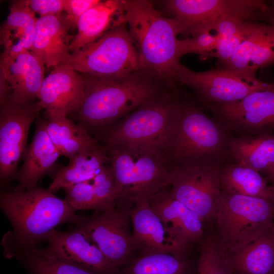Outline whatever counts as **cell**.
I'll return each mask as SVG.
<instances>
[{
    "instance_id": "4fadbf2b",
    "label": "cell",
    "mask_w": 274,
    "mask_h": 274,
    "mask_svg": "<svg viewBox=\"0 0 274 274\" xmlns=\"http://www.w3.org/2000/svg\"><path fill=\"white\" fill-rule=\"evenodd\" d=\"M173 82L192 88L202 100L212 105H223L238 101L249 94L268 88L272 83L256 77L211 68L196 72L183 65H178Z\"/></svg>"
},
{
    "instance_id": "9c48e42d",
    "label": "cell",
    "mask_w": 274,
    "mask_h": 274,
    "mask_svg": "<svg viewBox=\"0 0 274 274\" xmlns=\"http://www.w3.org/2000/svg\"><path fill=\"white\" fill-rule=\"evenodd\" d=\"M166 10L187 38L224 17L246 21H269L271 2L261 0H168Z\"/></svg>"
},
{
    "instance_id": "603a6c76",
    "label": "cell",
    "mask_w": 274,
    "mask_h": 274,
    "mask_svg": "<svg viewBox=\"0 0 274 274\" xmlns=\"http://www.w3.org/2000/svg\"><path fill=\"white\" fill-rule=\"evenodd\" d=\"M126 22L125 0H98L80 18L71 52L94 42L113 28Z\"/></svg>"
},
{
    "instance_id": "7c38bea8",
    "label": "cell",
    "mask_w": 274,
    "mask_h": 274,
    "mask_svg": "<svg viewBox=\"0 0 274 274\" xmlns=\"http://www.w3.org/2000/svg\"><path fill=\"white\" fill-rule=\"evenodd\" d=\"M0 179L9 183L27 147L29 128L42 108L39 100H22L10 95L0 103Z\"/></svg>"
},
{
    "instance_id": "d590c367",
    "label": "cell",
    "mask_w": 274,
    "mask_h": 274,
    "mask_svg": "<svg viewBox=\"0 0 274 274\" xmlns=\"http://www.w3.org/2000/svg\"><path fill=\"white\" fill-rule=\"evenodd\" d=\"M98 0H63V11L67 15L71 28H77L81 17Z\"/></svg>"
},
{
    "instance_id": "9a60e30c",
    "label": "cell",
    "mask_w": 274,
    "mask_h": 274,
    "mask_svg": "<svg viewBox=\"0 0 274 274\" xmlns=\"http://www.w3.org/2000/svg\"><path fill=\"white\" fill-rule=\"evenodd\" d=\"M47 246L40 250L52 257L87 268L96 274H118L119 268L105 257L82 231L72 227L68 231L53 229Z\"/></svg>"
},
{
    "instance_id": "7402d4cb",
    "label": "cell",
    "mask_w": 274,
    "mask_h": 274,
    "mask_svg": "<svg viewBox=\"0 0 274 274\" xmlns=\"http://www.w3.org/2000/svg\"><path fill=\"white\" fill-rule=\"evenodd\" d=\"M1 74L12 91V96L22 100H39L45 79V65L31 51L1 56Z\"/></svg>"
},
{
    "instance_id": "7a4b0ae2",
    "label": "cell",
    "mask_w": 274,
    "mask_h": 274,
    "mask_svg": "<svg viewBox=\"0 0 274 274\" xmlns=\"http://www.w3.org/2000/svg\"><path fill=\"white\" fill-rule=\"evenodd\" d=\"M0 207L10 222V254L38 248L46 242L49 233L61 224L80 223L78 215L65 199L47 189L40 187L23 192L3 191Z\"/></svg>"
},
{
    "instance_id": "f1b7e54d",
    "label": "cell",
    "mask_w": 274,
    "mask_h": 274,
    "mask_svg": "<svg viewBox=\"0 0 274 274\" xmlns=\"http://www.w3.org/2000/svg\"><path fill=\"white\" fill-rule=\"evenodd\" d=\"M220 182L222 192L273 201L266 178L263 177L259 172L236 163L220 166Z\"/></svg>"
},
{
    "instance_id": "8d00e7d4",
    "label": "cell",
    "mask_w": 274,
    "mask_h": 274,
    "mask_svg": "<svg viewBox=\"0 0 274 274\" xmlns=\"http://www.w3.org/2000/svg\"><path fill=\"white\" fill-rule=\"evenodd\" d=\"M30 9L39 17L57 15L63 11V0H28Z\"/></svg>"
},
{
    "instance_id": "4316f807",
    "label": "cell",
    "mask_w": 274,
    "mask_h": 274,
    "mask_svg": "<svg viewBox=\"0 0 274 274\" xmlns=\"http://www.w3.org/2000/svg\"><path fill=\"white\" fill-rule=\"evenodd\" d=\"M227 257L234 274H274V223L255 240Z\"/></svg>"
},
{
    "instance_id": "e575fe53",
    "label": "cell",
    "mask_w": 274,
    "mask_h": 274,
    "mask_svg": "<svg viewBox=\"0 0 274 274\" xmlns=\"http://www.w3.org/2000/svg\"><path fill=\"white\" fill-rule=\"evenodd\" d=\"M261 23L251 22L237 32L219 39L209 59L217 58L218 59L217 63L227 61Z\"/></svg>"
},
{
    "instance_id": "1f68e13d",
    "label": "cell",
    "mask_w": 274,
    "mask_h": 274,
    "mask_svg": "<svg viewBox=\"0 0 274 274\" xmlns=\"http://www.w3.org/2000/svg\"><path fill=\"white\" fill-rule=\"evenodd\" d=\"M196 274H234L215 234L204 238L200 246Z\"/></svg>"
},
{
    "instance_id": "8992f818",
    "label": "cell",
    "mask_w": 274,
    "mask_h": 274,
    "mask_svg": "<svg viewBox=\"0 0 274 274\" xmlns=\"http://www.w3.org/2000/svg\"><path fill=\"white\" fill-rule=\"evenodd\" d=\"M183 102L168 90L118 121L100 136L105 145L142 144L163 149L180 117Z\"/></svg>"
},
{
    "instance_id": "cb8c5ba5",
    "label": "cell",
    "mask_w": 274,
    "mask_h": 274,
    "mask_svg": "<svg viewBox=\"0 0 274 274\" xmlns=\"http://www.w3.org/2000/svg\"><path fill=\"white\" fill-rule=\"evenodd\" d=\"M38 18L28 0L12 1L7 18L1 26L2 54L13 55L30 51Z\"/></svg>"
},
{
    "instance_id": "74e56055",
    "label": "cell",
    "mask_w": 274,
    "mask_h": 274,
    "mask_svg": "<svg viewBox=\"0 0 274 274\" xmlns=\"http://www.w3.org/2000/svg\"><path fill=\"white\" fill-rule=\"evenodd\" d=\"M267 177L266 178L267 181L274 183V165L266 173Z\"/></svg>"
},
{
    "instance_id": "ba28073f",
    "label": "cell",
    "mask_w": 274,
    "mask_h": 274,
    "mask_svg": "<svg viewBox=\"0 0 274 274\" xmlns=\"http://www.w3.org/2000/svg\"><path fill=\"white\" fill-rule=\"evenodd\" d=\"M64 63L81 74L99 77L124 76L143 71L126 22L72 52Z\"/></svg>"
},
{
    "instance_id": "5bb4252c",
    "label": "cell",
    "mask_w": 274,
    "mask_h": 274,
    "mask_svg": "<svg viewBox=\"0 0 274 274\" xmlns=\"http://www.w3.org/2000/svg\"><path fill=\"white\" fill-rule=\"evenodd\" d=\"M210 108L228 128L254 134H270L274 131V83L238 101Z\"/></svg>"
},
{
    "instance_id": "4dcf8cb0",
    "label": "cell",
    "mask_w": 274,
    "mask_h": 274,
    "mask_svg": "<svg viewBox=\"0 0 274 274\" xmlns=\"http://www.w3.org/2000/svg\"><path fill=\"white\" fill-rule=\"evenodd\" d=\"M20 261L27 274H96L72 262L48 256L39 248L13 252Z\"/></svg>"
},
{
    "instance_id": "ab89813d",
    "label": "cell",
    "mask_w": 274,
    "mask_h": 274,
    "mask_svg": "<svg viewBox=\"0 0 274 274\" xmlns=\"http://www.w3.org/2000/svg\"><path fill=\"white\" fill-rule=\"evenodd\" d=\"M271 5H272V15H273V16H274V2H271Z\"/></svg>"
},
{
    "instance_id": "52a82bcc",
    "label": "cell",
    "mask_w": 274,
    "mask_h": 274,
    "mask_svg": "<svg viewBox=\"0 0 274 274\" xmlns=\"http://www.w3.org/2000/svg\"><path fill=\"white\" fill-rule=\"evenodd\" d=\"M215 233L226 254L245 247L274 223V201L221 192Z\"/></svg>"
},
{
    "instance_id": "ffe728a7",
    "label": "cell",
    "mask_w": 274,
    "mask_h": 274,
    "mask_svg": "<svg viewBox=\"0 0 274 274\" xmlns=\"http://www.w3.org/2000/svg\"><path fill=\"white\" fill-rule=\"evenodd\" d=\"M71 25L65 13L39 17L30 51L48 68L64 63L71 52L74 36L70 34Z\"/></svg>"
},
{
    "instance_id": "2e32d148",
    "label": "cell",
    "mask_w": 274,
    "mask_h": 274,
    "mask_svg": "<svg viewBox=\"0 0 274 274\" xmlns=\"http://www.w3.org/2000/svg\"><path fill=\"white\" fill-rule=\"evenodd\" d=\"M132 234L139 254L155 253L188 257L190 245L181 241L151 208L148 201L135 203L130 213Z\"/></svg>"
},
{
    "instance_id": "44dd1931",
    "label": "cell",
    "mask_w": 274,
    "mask_h": 274,
    "mask_svg": "<svg viewBox=\"0 0 274 274\" xmlns=\"http://www.w3.org/2000/svg\"><path fill=\"white\" fill-rule=\"evenodd\" d=\"M168 187L153 195L148 203L155 214L182 242L200 246L204 240V225L201 219L174 198Z\"/></svg>"
},
{
    "instance_id": "277c9868",
    "label": "cell",
    "mask_w": 274,
    "mask_h": 274,
    "mask_svg": "<svg viewBox=\"0 0 274 274\" xmlns=\"http://www.w3.org/2000/svg\"><path fill=\"white\" fill-rule=\"evenodd\" d=\"M117 203L133 206L169 187L173 166L162 149L142 144L105 145Z\"/></svg>"
},
{
    "instance_id": "d6986e66",
    "label": "cell",
    "mask_w": 274,
    "mask_h": 274,
    "mask_svg": "<svg viewBox=\"0 0 274 274\" xmlns=\"http://www.w3.org/2000/svg\"><path fill=\"white\" fill-rule=\"evenodd\" d=\"M274 64V16L261 22L227 61L216 68L256 77L262 67Z\"/></svg>"
},
{
    "instance_id": "d4e9b609",
    "label": "cell",
    "mask_w": 274,
    "mask_h": 274,
    "mask_svg": "<svg viewBox=\"0 0 274 274\" xmlns=\"http://www.w3.org/2000/svg\"><path fill=\"white\" fill-rule=\"evenodd\" d=\"M48 134L61 156L70 159L100 144L80 124H76L65 114L44 113Z\"/></svg>"
},
{
    "instance_id": "d6a6232c",
    "label": "cell",
    "mask_w": 274,
    "mask_h": 274,
    "mask_svg": "<svg viewBox=\"0 0 274 274\" xmlns=\"http://www.w3.org/2000/svg\"><path fill=\"white\" fill-rule=\"evenodd\" d=\"M220 39V35L214 28L207 26L192 36L179 40L178 56L180 58L194 53L198 55L201 60L209 59Z\"/></svg>"
},
{
    "instance_id": "3957f363",
    "label": "cell",
    "mask_w": 274,
    "mask_h": 274,
    "mask_svg": "<svg viewBox=\"0 0 274 274\" xmlns=\"http://www.w3.org/2000/svg\"><path fill=\"white\" fill-rule=\"evenodd\" d=\"M125 16L142 70L174 87L173 77L180 63L178 21L163 16L146 0H125Z\"/></svg>"
},
{
    "instance_id": "83f0119b",
    "label": "cell",
    "mask_w": 274,
    "mask_h": 274,
    "mask_svg": "<svg viewBox=\"0 0 274 274\" xmlns=\"http://www.w3.org/2000/svg\"><path fill=\"white\" fill-rule=\"evenodd\" d=\"M228 154L235 163L266 173L274 165V135L247 134L229 138Z\"/></svg>"
},
{
    "instance_id": "f546056e",
    "label": "cell",
    "mask_w": 274,
    "mask_h": 274,
    "mask_svg": "<svg viewBox=\"0 0 274 274\" xmlns=\"http://www.w3.org/2000/svg\"><path fill=\"white\" fill-rule=\"evenodd\" d=\"M195 266L188 257L169 254L141 253L119 269L118 274H196Z\"/></svg>"
},
{
    "instance_id": "30bf717a",
    "label": "cell",
    "mask_w": 274,
    "mask_h": 274,
    "mask_svg": "<svg viewBox=\"0 0 274 274\" xmlns=\"http://www.w3.org/2000/svg\"><path fill=\"white\" fill-rule=\"evenodd\" d=\"M132 207L117 204L111 211L81 215L80 223L72 227L84 232L109 261L120 269L139 254L130 227Z\"/></svg>"
},
{
    "instance_id": "5b68a950",
    "label": "cell",
    "mask_w": 274,
    "mask_h": 274,
    "mask_svg": "<svg viewBox=\"0 0 274 274\" xmlns=\"http://www.w3.org/2000/svg\"><path fill=\"white\" fill-rule=\"evenodd\" d=\"M229 138L223 127L196 105L183 102L180 117L163 151L173 166H221Z\"/></svg>"
},
{
    "instance_id": "484cf974",
    "label": "cell",
    "mask_w": 274,
    "mask_h": 274,
    "mask_svg": "<svg viewBox=\"0 0 274 274\" xmlns=\"http://www.w3.org/2000/svg\"><path fill=\"white\" fill-rule=\"evenodd\" d=\"M110 162L108 148L104 144L81 152L69 159L66 165L57 170L48 189L54 193L91 180Z\"/></svg>"
},
{
    "instance_id": "ac0fdd59",
    "label": "cell",
    "mask_w": 274,
    "mask_h": 274,
    "mask_svg": "<svg viewBox=\"0 0 274 274\" xmlns=\"http://www.w3.org/2000/svg\"><path fill=\"white\" fill-rule=\"evenodd\" d=\"M60 156L48 134L46 119L39 116L32 141L23 154V163L17 176L18 184L14 191L23 192L37 187L40 180L47 175L52 174L53 177Z\"/></svg>"
},
{
    "instance_id": "6da1fadb",
    "label": "cell",
    "mask_w": 274,
    "mask_h": 274,
    "mask_svg": "<svg viewBox=\"0 0 274 274\" xmlns=\"http://www.w3.org/2000/svg\"><path fill=\"white\" fill-rule=\"evenodd\" d=\"M81 75L85 97L74 116L90 134L99 136L119 119L174 88L143 71L116 77Z\"/></svg>"
},
{
    "instance_id": "e0dca14e",
    "label": "cell",
    "mask_w": 274,
    "mask_h": 274,
    "mask_svg": "<svg viewBox=\"0 0 274 274\" xmlns=\"http://www.w3.org/2000/svg\"><path fill=\"white\" fill-rule=\"evenodd\" d=\"M84 97L82 75L69 64L64 63L54 67L45 78L39 102L45 113L74 116L81 108Z\"/></svg>"
},
{
    "instance_id": "f35d334b",
    "label": "cell",
    "mask_w": 274,
    "mask_h": 274,
    "mask_svg": "<svg viewBox=\"0 0 274 274\" xmlns=\"http://www.w3.org/2000/svg\"><path fill=\"white\" fill-rule=\"evenodd\" d=\"M272 185H270V189L271 190L273 197V201H274V183H272Z\"/></svg>"
},
{
    "instance_id": "836d02e7",
    "label": "cell",
    "mask_w": 274,
    "mask_h": 274,
    "mask_svg": "<svg viewBox=\"0 0 274 274\" xmlns=\"http://www.w3.org/2000/svg\"><path fill=\"white\" fill-rule=\"evenodd\" d=\"M63 189L65 193L64 199L75 211L93 210L95 212L107 211L94 191L92 179Z\"/></svg>"
},
{
    "instance_id": "8fae6325",
    "label": "cell",
    "mask_w": 274,
    "mask_h": 274,
    "mask_svg": "<svg viewBox=\"0 0 274 274\" xmlns=\"http://www.w3.org/2000/svg\"><path fill=\"white\" fill-rule=\"evenodd\" d=\"M219 166H173L170 195L202 221L204 227L215 223L217 205L221 194Z\"/></svg>"
}]
</instances>
